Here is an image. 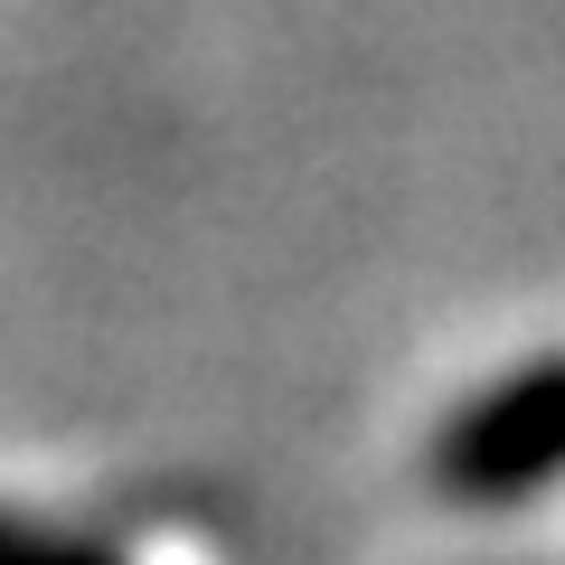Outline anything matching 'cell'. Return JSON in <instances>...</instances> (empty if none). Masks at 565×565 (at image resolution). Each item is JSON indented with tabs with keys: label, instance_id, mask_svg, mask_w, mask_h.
<instances>
[{
	"label": "cell",
	"instance_id": "obj_1",
	"mask_svg": "<svg viewBox=\"0 0 565 565\" xmlns=\"http://www.w3.org/2000/svg\"><path fill=\"white\" fill-rule=\"evenodd\" d=\"M424 481L462 509H527L565 481V349L500 367L490 386H471L434 444H424Z\"/></svg>",
	"mask_w": 565,
	"mask_h": 565
},
{
	"label": "cell",
	"instance_id": "obj_2",
	"mask_svg": "<svg viewBox=\"0 0 565 565\" xmlns=\"http://www.w3.org/2000/svg\"><path fill=\"white\" fill-rule=\"evenodd\" d=\"M0 565H114V556L66 546V537H29V527H0Z\"/></svg>",
	"mask_w": 565,
	"mask_h": 565
}]
</instances>
